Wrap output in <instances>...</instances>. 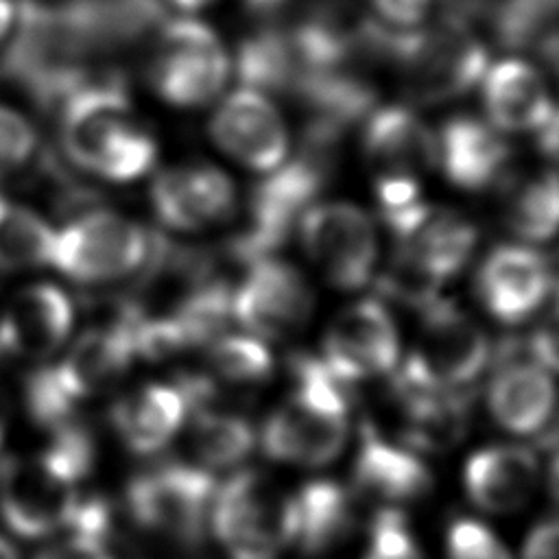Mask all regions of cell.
<instances>
[{"mask_svg":"<svg viewBox=\"0 0 559 559\" xmlns=\"http://www.w3.org/2000/svg\"><path fill=\"white\" fill-rule=\"evenodd\" d=\"M435 142L437 164L461 190L480 192L509 175L513 148L500 129L483 118L456 114L441 124Z\"/></svg>","mask_w":559,"mask_h":559,"instance_id":"obj_18","label":"cell"},{"mask_svg":"<svg viewBox=\"0 0 559 559\" xmlns=\"http://www.w3.org/2000/svg\"><path fill=\"white\" fill-rule=\"evenodd\" d=\"M306 258L328 284L362 288L378 262V231L365 210L349 201H317L299 218Z\"/></svg>","mask_w":559,"mask_h":559,"instance_id":"obj_9","label":"cell"},{"mask_svg":"<svg viewBox=\"0 0 559 559\" xmlns=\"http://www.w3.org/2000/svg\"><path fill=\"white\" fill-rule=\"evenodd\" d=\"M393 238L400 255L439 284H445L465 269L478 242V231L474 223L459 212L424 203Z\"/></svg>","mask_w":559,"mask_h":559,"instance_id":"obj_20","label":"cell"},{"mask_svg":"<svg viewBox=\"0 0 559 559\" xmlns=\"http://www.w3.org/2000/svg\"><path fill=\"white\" fill-rule=\"evenodd\" d=\"M37 559H111V557L103 550L98 539L72 535V539L46 550Z\"/></svg>","mask_w":559,"mask_h":559,"instance_id":"obj_41","label":"cell"},{"mask_svg":"<svg viewBox=\"0 0 559 559\" xmlns=\"http://www.w3.org/2000/svg\"><path fill=\"white\" fill-rule=\"evenodd\" d=\"M555 384L539 362L513 358L500 365L487 404L500 428L513 435L539 432L555 411Z\"/></svg>","mask_w":559,"mask_h":559,"instance_id":"obj_24","label":"cell"},{"mask_svg":"<svg viewBox=\"0 0 559 559\" xmlns=\"http://www.w3.org/2000/svg\"><path fill=\"white\" fill-rule=\"evenodd\" d=\"M2 435H4V430H2V417H0V441H2Z\"/></svg>","mask_w":559,"mask_h":559,"instance_id":"obj_49","label":"cell"},{"mask_svg":"<svg viewBox=\"0 0 559 559\" xmlns=\"http://www.w3.org/2000/svg\"><path fill=\"white\" fill-rule=\"evenodd\" d=\"M146 74L162 100L175 107H201L223 92L229 57L205 22L194 17L164 20L155 31Z\"/></svg>","mask_w":559,"mask_h":559,"instance_id":"obj_6","label":"cell"},{"mask_svg":"<svg viewBox=\"0 0 559 559\" xmlns=\"http://www.w3.org/2000/svg\"><path fill=\"white\" fill-rule=\"evenodd\" d=\"M0 559H17L15 548L4 537H0Z\"/></svg>","mask_w":559,"mask_h":559,"instance_id":"obj_48","label":"cell"},{"mask_svg":"<svg viewBox=\"0 0 559 559\" xmlns=\"http://www.w3.org/2000/svg\"><path fill=\"white\" fill-rule=\"evenodd\" d=\"M37 146L33 124L13 107L0 103V179L26 164Z\"/></svg>","mask_w":559,"mask_h":559,"instance_id":"obj_37","label":"cell"},{"mask_svg":"<svg viewBox=\"0 0 559 559\" xmlns=\"http://www.w3.org/2000/svg\"><path fill=\"white\" fill-rule=\"evenodd\" d=\"M236 74L245 87L271 94H295L304 70L288 24H264L236 50Z\"/></svg>","mask_w":559,"mask_h":559,"instance_id":"obj_28","label":"cell"},{"mask_svg":"<svg viewBox=\"0 0 559 559\" xmlns=\"http://www.w3.org/2000/svg\"><path fill=\"white\" fill-rule=\"evenodd\" d=\"M544 70L559 83V26L544 33L531 48Z\"/></svg>","mask_w":559,"mask_h":559,"instance_id":"obj_42","label":"cell"},{"mask_svg":"<svg viewBox=\"0 0 559 559\" xmlns=\"http://www.w3.org/2000/svg\"><path fill=\"white\" fill-rule=\"evenodd\" d=\"M539 480L537 456L522 445H489L474 452L463 472L469 500L487 513L520 511Z\"/></svg>","mask_w":559,"mask_h":559,"instance_id":"obj_23","label":"cell"},{"mask_svg":"<svg viewBox=\"0 0 559 559\" xmlns=\"http://www.w3.org/2000/svg\"><path fill=\"white\" fill-rule=\"evenodd\" d=\"M362 559H426L406 520L395 509H382L369 528V546Z\"/></svg>","mask_w":559,"mask_h":559,"instance_id":"obj_35","label":"cell"},{"mask_svg":"<svg viewBox=\"0 0 559 559\" xmlns=\"http://www.w3.org/2000/svg\"><path fill=\"white\" fill-rule=\"evenodd\" d=\"M485 15L502 48L531 50L544 33L559 26V0H496Z\"/></svg>","mask_w":559,"mask_h":559,"instance_id":"obj_33","label":"cell"},{"mask_svg":"<svg viewBox=\"0 0 559 559\" xmlns=\"http://www.w3.org/2000/svg\"><path fill=\"white\" fill-rule=\"evenodd\" d=\"M133 356L135 343L124 321L114 328L87 332L55 367H46V373L61 400L72 408L74 402L92 397L118 380Z\"/></svg>","mask_w":559,"mask_h":559,"instance_id":"obj_21","label":"cell"},{"mask_svg":"<svg viewBox=\"0 0 559 559\" xmlns=\"http://www.w3.org/2000/svg\"><path fill=\"white\" fill-rule=\"evenodd\" d=\"M552 304L533 330L526 349L535 362H539L544 369L559 371V284L552 286Z\"/></svg>","mask_w":559,"mask_h":559,"instance_id":"obj_39","label":"cell"},{"mask_svg":"<svg viewBox=\"0 0 559 559\" xmlns=\"http://www.w3.org/2000/svg\"><path fill=\"white\" fill-rule=\"evenodd\" d=\"M522 559H559V518L542 522L528 533Z\"/></svg>","mask_w":559,"mask_h":559,"instance_id":"obj_40","label":"cell"},{"mask_svg":"<svg viewBox=\"0 0 559 559\" xmlns=\"http://www.w3.org/2000/svg\"><path fill=\"white\" fill-rule=\"evenodd\" d=\"M360 142L373 181H421L437 166L435 131L406 105L373 107L362 120Z\"/></svg>","mask_w":559,"mask_h":559,"instance_id":"obj_17","label":"cell"},{"mask_svg":"<svg viewBox=\"0 0 559 559\" xmlns=\"http://www.w3.org/2000/svg\"><path fill=\"white\" fill-rule=\"evenodd\" d=\"M498 188L502 192V221L515 238L542 242L559 231V170L509 173Z\"/></svg>","mask_w":559,"mask_h":559,"instance_id":"obj_30","label":"cell"},{"mask_svg":"<svg viewBox=\"0 0 559 559\" xmlns=\"http://www.w3.org/2000/svg\"><path fill=\"white\" fill-rule=\"evenodd\" d=\"M61 142L79 168L116 183L140 179L157 157L153 135L116 81H87L61 100Z\"/></svg>","mask_w":559,"mask_h":559,"instance_id":"obj_2","label":"cell"},{"mask_svg":"<svg viewBox=\"0 0 559 559\" xmlns=\"http://www.w3.org/2000/svg\"><path fill=\"white\" fill-rule=\"evenodd\" d=\"M212 528L231 559H275L293 544V496L255 469L238 472L214 496Z\"/></svg>","mask_w":559,"mask_h":559,"instance_id":"obj_7","label":"cell"},{"mask_svg":"<svg viewBox=\"0 0 559 559\" xmlns=\"http://www.w3.org/2000/svg\"><path fill=\"white\" fill-rule=\"evenodd\" d=\"M349 491L332 480L306 483L293 493V544L306 555H323L336 548L354 526Z\"/></svg>","mask_w":559,"mask_h":559,"instance_id":"obj_27","label":"cell"},{"mask_svg":"<svg viewBox=\"0 0 559 559\" xmlns=\"http://www.w3.org/2000/svg\"><path fill=\"white\" fill-rule=\"evenodd\" d=\"M207 362L221 380L231 384H260L273 371L269 347L253 334L216 336Z\"/></svg>","mask_w":559,"mask_h":559,"instance_id":"obj_34","label":"cell"},{"mask_svg":"<svg viewBox=\"0 0 559 559\" xmlns=\"http://www.w3.org/2000/svg\"><path fill=\"white\" fill-rule=\"evenodd\" d=\"M400 336L393 317L376 299L343 308L323 336V365L338 382L382 376L397 365Z\"/></svg>","mask_w":559,"mask_h":559,"instance_id":"obj_12","label":"cell"},{"mask_svg":"<svg viewBox=\"0 0 559 559\" xmlns=\"http://www.w3.org/2000/svg\"><path fill=\"white\" fill-rule=\"evenodd\" d=\"M74 321L70 297L55 284H31L13 295L0 319V347L31 360L52 356Z\"/></svg>","mask_w":559,"mask_h":559,"instance_id":"obj_19","label":"cell"},{"mask_svg":"<svg viewBox=\"0 0 559 559\" xmlns=\"http://www.w3.org/2000/svg\"><path fill=\"white\" fill-rule=\"evenodd\" d=\"M489 66V50L472 22L441 15L413 31H391L386 68L413 105H441L476 87Z\"/></svg>","mask_w":559,"mask_h":559,"instance_id":"obj_3","label":"cell"},{"mask_svg":"<svg viewBox=\"0 0 559 559\" xmlns=\"http://www.w3.org/2000/svg\"><path fill=\"white\" fill-rule=\"evenodd\" d=\"M535 133H537V148L559 168V107L552 109L550 118Z\"/></svg>","mask_w":559,"mask_h":559,"instance_id":"obj_43","label":"cell"},{"mask_svg":"<svg viewBox=\"0 0 559 559\" xmlns=\"http://www.w3.org/2000/svg\"><path fill=\"white\" fill-rule=\"evenodd\" d=\"M419 312L417 341L395 389H463L478 378L489 360L485 330L448 299H435Z\"/></svg>","mask_w":559,"mask_h":559,"instance_id":"obj_5","label":"cell"},{"mask_svg":"<svg viewBox=\"0 0 559 559\" xmlns=\"http://www.w3.org/2000/svg\"><path fill=\"white\" fill-rule=\"evenodd\" d=\"M555 286L550 260L526 245L493 247L476 271V295L500 323L526 321Z\"/></svg>","mask_w":559,"mask_h":559,"instance_id":"obj_15","label":"cell"},{"mask_svg":"<svg viewBox=\"0 0 559 559\" xmlns=\"http://www.w3.org/2000/svg\"><path fill=\"white\" fill-rule=\"evenodd\" d=\"M55 229L35 210L0 194V271L50 264Z\"/></svg>","mask_w":559,"mask_h":559,"instance_id":"obj_31","label":"cell"},{"mask_svg":"<svg viewBox=\"0 0 559 559\" xmlns=\"http://www.w3.org/2000/svg\"><path fill=\"white\" fill-rule=\"evenodd\" d=\"M293 378V391L260 428V445L273 461L319 467L345 448L347 402L321 358L295 356Z\"/></svg>","mask_w":559,"mask_h":559,"instance_id":"obj_4","label":"cell"},{"mask_svg":"<svg viewBox=\"0 0 559 559\" xmlns=\"http://www.w3.org/2000/svg\"><path fill=\"white\" fill-rule=\"evenodd\" d=\"M314 308L308 280L290 262L275 255L247 264L231 293V317L258 338H286L299 332Z\"/></svg>","mask_w":559,"mask_h":559,"instance_id":"obj_10","label":"cell"},{"mask_svg":"<svg viewBox=\"0 0 559 559\" xmlns=\"http://www.w3.org/2000/svg\"><path fill=\"white\" fill-rule=\"evenodd\" d=\"M255 435L251 424L231 413L201 411L190 428V445L207 467L238 465L253 450Z\"/></svg>","mask_w":559,"mask_h":559,"instance_id":"obj_32","label":"cell"},{"mask_svg":"<svg viewBox=\"0 0 559 559\" xmlns=\"http://www.w3.org/2000/svg\"><path fill=\"white\" fill-rule=\"evenodd\" d=\"M397 397L411 450H445L465 435L469 400L463 389H397Z\"/></svg>","mask_w":559,"mask_h":559,"instance_id":"obj_29","label":"cell"},{"mask_svg":"<svg viewBox=\"0 0 559 559\" xmlns=\"http://www.w3.org/2000/svg\"><path fill=\"white\" fill-rule=\"evenodd\" d=\"M79 507L74 483L39 456L11 461L0 472V515L20 537L37 539L70 526Z\"/></svg>","mask_w":559,"mask_h":559,"instance_id":"obj_13","label":"cell"},{"mask_svg":"<svg viewBox=\"0 0 559 559\" xmlns=\"http://www.w3.org/2000/svg\"><path fill=\"white\" fill-rule=\"evenodd\" d=\"M354 485L380 502H408L430 489L432 476L415 450L391 443L365 426L354 463Z\"/></svg>","mask_w":559,"mask_h":559,"instance_id":"obj_25","label":"cell"},{"mask_svg":"<svg viewBox=\"0 0 559 559\" xmlns=\"http://www.w3.org/2000/svg\"><path fill=\"white\" fill-rule=\"evenodd\" d=\"M151 251L146 231L131 218L96 210L55 229L50 264L83 284L116 282L140 269Z\"/></svg>","mask_w":559,"mask_h":559,"instance_id":"obj_8","label":"cell"},{"mask_svg":"<svg viewBox=\"0 0 559 559\" xmlns=\"http://www.w3.org/2000/svg\"><path fill=\"white\" fill-rule=\"evenodd\" d=\"M214 480L205 467L164 465L140 474L127 491L133 520L179 542H197L205 528Z\"/></svg>","mask_w":559,"mask_h":559,"instance_id":"obj_11","label":"cell"},{"mask_svg":"<svg viewBox=\"0 0 559 559\" xmlns=\"http://www.w3.org/2000/svg\"><path fill=\"white\" fill-rule=\"evenodd\" d=\"M15 20H17V9L13 0H0V41L11 33Z\"/></svg>","mask_w":559,"mask_h":559,"instance_id":"obj_44","label":"cell"},{"mask_svg":"<svg viewBox=\"0 0 559 559\" xmlns=\"http://www.w3.org/2000/svg\"><path fill=\"white\" fill-rule=\"evenodd\" d=\"M190 397L170 384H144L111 408V424L129 450L148 454L164 448L181 428Z\"/></svg>","mask_w":559,"mask_h":559,"instance_id":"obj_26","label":"cell"},{"mask_svg":"<svg viewBox=\"0 0 559 559\" xmlns=\"http://www.w3.org/2000/svg\"><path fill=\"white\" fill-rule=\"evenodd\" d=\"M210 138L234 162L269 173L288 155V129L277 107L258 90L227 94L210 118Z\"/></svg>","mask_w":559,"mask_h":559,"instance_id":"obj_14","label":"cell"},{"mask_svg":"<svg viewBox=\"0 0 559 559\" xmlns=\"http://www.w3.org/2000/svg\"><path fill=\"white\" fill-rule=\"evenodd\" d=\"M288 0H245L247 9L258 13V15H271L275 11H280Z\"/></svg>","mask_w":559,"mask_h":559,"instance_id":"obj_45","label":"cell"},{"mask_svg":"<svg viewBox=\"0 0 559 559\" xmlns=\"http://www.w3.org/2000/svg\"><path fill=\"white\" fill-rule=\"evenodd\" d=\"M343 135L306 124L299 148L255 183L249 197L247 225L229 240L227 253L240 264L273 255L293 234L295 225L334 177Z\"/></svg>","mask_w":559,"mask_h":559,"instance_id":"obj_1","label":"cell"},{"mask_svg":"<svg viewBox=\"0 0 559 559\" xmlns=\"http://www.w3.org/2000/svg\"><path fill=\"white\" fill-rule=\"evenodd\" d=\"M448 559H509L491 528L476 520H456L445 539Z\"/></svg>","mask_w":559,"mask_h":559,"instance_id":"obj_38","label":"cell"},{"mask_svg":"<svg viewBox=\"0 0 559 559\" xmlns=\"http://www.w3.org/2000/svg\"><path fill=\"white\" fill-rule=\"evenodd\" d=\"M546 448L552 452V454H559V413H557V419L555 424L550 426V430L546 432Z\"/></svg>","mask_w":559,"mask_h":559,"instance_id":"obj_46","label":"cell"},{"mask_svg":"<svg viewBox=\"0 0 559 559\" xmlns=\"http://www.w3.org/2000/svg\"><path fill=\"white\" fill-rule=\"evenodd\" d=\"M480 94L489 122L500 131H537L555 109L542 72L522 59H502L487 66Z\"/></svg>","mask_w":559,"mask_h":559,"instance_id":"obj_22","label":"cell"},{"mask_svg":"<svg viewBox=\"0 0 559 559\" xmlns=\"http://www.w3.org/2000/svg\"><path fill=\"white\" fill-rule=\"evenodd\" d=\"M155 216L177 231H201L236 210L231 179L210 164H179L162 170L151 186Z\"/></svg>","mask_w":559,"mask_h":559,"instance_id":"obj_16","label":"cell"},{"mask_svg":"<svg viewBox=\"0 0 559 559\" xmlns=\"http://www.w3.org/2000/svg\"><path fill=\"white\" fill-rule=\"evenodd\" d=\"M177 9H181V11H199V9H203V7H207V4H212L214 0H170Z\"/></svg>","mask_w":559,"mask_h":559,"instance_id":"obj_47","label":"cell"},{"mask_svg":"<svg viewBox=\"0 0 559 559\" xmlns=\"http://www.w3.org/2000/svg\"><path fill=\"white\" fill-rule=\"evenodd\" d=\"M39 459L61 478L76 485V480L83 478L92 467L94 448L90 443V437L83 430L66 428L57 432V437L39 454Z\"/></svg>","mask_w":559,"mask_h":559,"instance_id":"obj_36","label":"cell"}]
</instances>
